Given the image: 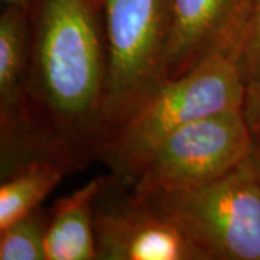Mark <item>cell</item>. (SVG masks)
Here are the masks:
<instances>
[{"mask_svg":"<svg viewBox=\"0 0 260 260\" xmlns=\"http://www.w3.org/2000/svg\"><path fill=\"white\" fill-rule=\"evenodd\" d=\"M29 121L38 148L71 171L103 145L106 47L99 0L29 5Z\"/></svg>","mask_w":260,"mask_h":260,"instance_id":"6da1fadb","label":"cell"},{"mask_svg":"<svg viewBox=\"0 0 260 260\" xmlns=\"http://www.w3.org/2000/svg\"><path fill=\"white\" fill-rule=\"evenodd\" d=\"M246 84L233 56L215 55L168 80L113 133L99 156L124 184L174 130L215 113L243 109Z\"/></svg>","mask_w":260,"mask_h":260,"instance_id":"7a4b0ae2","label":"cell"},{"mask_svg":"<svg viewBox=\"0 0 260 260\" xmlns=\"http://www.w3.org/2000/svg\"><path fill=\"white\" fill-rule=\"evenodd\" d=\"M136 194L174 224L204 260H260V178L251 152L207 185Z\"/></svg>","mask_w":260,"mask_h":260,"instance_id":"3957f363","label":"cell"},{"mask_svg":"<svg viewBox=\"0 0 260 260\" xmlns=\"http://www.w3.org/2000/svg\"><path fill=\"white\" fill-rule=\"evenodd\" d=\"M99 5L106 47L103 149L167 81L168 9L167 0H99Z\"/></svg>","mask_w":260,"mask_h":260,"instance_id":"277c9868","label":"cell"},{"mask_svg":"<svg viewBox=\"0 0 260 260\" xmlns=\"http://www.w3.org/2000/svg\"><path fill=\"white\" fill-rule=\"evenodd\" d=\"M253 139L243 109L191 121L153 146L126 185L142 194L207 185L249 158Z\"/></svg>","mask_w":260,"mask_h":260,"instance_id":"5b68a950","label":"cell"},{"mask_svg":"<svg viewBox=\"0 0 260 260\" xmlns=\"http://www.w3.org/2000/svg\"><path fill=\"white\" fill-rule=\"evenodd\" d=\"M99 260H204L174 224L114 175L94 201Z\"/></svg>","mask_w":260,"mask_h":260,"instance_id":"8992f818","label":"cell"},{"mask_svg":"<svg viewBox=\"0 0 260 260\" xmlns=\"http://www.w3.org/2000/svg\"><path fill=\"white\" fill-rule=\"evenodd\" d=\"M250 5L251 0H167V81L215 55L236 59Z\"/></svg>","mask_w":260,"mask_h":260,"instance_id":"52a82bcc","label":"cell"},{"mask_svg":"<svg viewBox=\"0 0 260 260\" xmlns=\"http://www.w3.org/2000/svg\"><path fill=\"white\" fill-rule=\"evenodd\" d=\"M29 6H5L0 15L2 175L29 159L48 156L38 148L29 121Z\"/></svg>","mask_w":260,"mask_h":260,"instance_id":"ba28073f","label":"cell"},{"mask_svg":"<svg viewBox=\"0 0 260 260\" xmlns=\"http://www.w3.org/2000/svg\"><path fill=\"white\" fill-rule=\"evenodd\" d=\"M102 181L103 177L88 181L49 210L47 260H97L94 201Z\"/></svg>","mask_w":260,"mask_h":260,"instance_id":"9c48e42d","label":"cell"},{"mask_svg":"<svg viewBox=\"0 0 260 260\" xmlns=\"http://www.w3.org/2000/svg\"><path fill=\"white\" fill-rule=\"evenodd\" d=\"M70 171L59 159L39 156L2 175L0 230L38 210Z\"/></svg>","mask_w":260,"mask_h":260,"instance_id":"30bf717a","label":"cell"},{"mask_svg":"<svg viewBox=\"0 0 260 260\" xmlns=\"http://www.w3.org/2000/svg\"><path fill=\"white\" fill-rule=\"evenodd\" d=\"M49 211L39 207L0 230V260H47Z\"/></svg>","mask_w":260,"mask_h":260,"instance_id":"8fae6325","label":"cell"},{"mask_svg":"<svg viewBox=\"0 0 260 260\" xmlns=\"http://www.w3.org/2000/svg\"><path fill=\"white\" fill-rule=\"evenodd\" d=\"M236 62L246 87L260 84V0H251Z\"/></svg>","mask_w":260,"mask_h":260,"instance_id":"7c38bea8","label":"cell"},{"mask_svg":"<svg viewBox=\"0 0 260 260\" xmlns=\"http://www.w3.org/2000/svg\"><path fill=\"white\" fill-rule=\"evenodd\" d=\"M244 116L253 133H260V84L246 88Z\"/></svg>","mask_w":260,"mask_h":260,"instance_id":"4fadbf2b","label":"cell"},{"mask_svg":"<svg viewBox=\"0 0 260 260\" xmlns=\"http://www.w3.org/2000/svg\"><path fill=\"white\" fill-rule=\"evenodd\" d=\"M251 159L254 162V167L260 178V133H254L253 146H251Z\"/></svg>","mask_w":260,"mask_h":260,"instance_id":"5bb4252c","label":"cell"},{"mask_svg":"<svg viewBox=\"0 0 260 260\" xmlns=\"http://www.w3.org/2000/svg\"><path fill=\"white\" fill-rule=\"evenodd\" d=\"M32 0H2L3 6H10V5H19V6H29Z\"/></svg>","mask_w":260,"mask_h":260,"instance_id":"9a60e30c","label":"cell"}]
</instances>
